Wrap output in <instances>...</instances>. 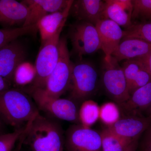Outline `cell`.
Listing matches in <instances>:
<instances>
[{
  "label": "cell",
  "instance_id": "cell-30",
  "mask_svg": "<svg viewBox=\"0 0 151 151\" xmlns=\"http://www.w3.org/2000/svg\"><path fill=\"white\" fill-rule=\"evenodd\" d=\"M142 142L144 151H151V125L144 132Z\"/></svg>",
  "mask_w": 151,
  "mask_h": 151
},
{
  "label": "cell",
  "instance_id": "cell-16",
  "mask_svg": "<svg viewBox=\"0 0 151 151\" xmlns=\"http://www.w3.org/2000/svg\"><path fill=\"white\" fill-rule=\"evenodd\" d=\"M73 1L70 0L63 10L50 14L41 19L37 24L42 43L51 38L64 27Z\"/></svg>",
  "mask_w": 151,
  "mask_h": 151
},
{
  "label": "cell",
  "instance_id": "cell-3",
  "mask_svg": "<svg viewBox=\"0 0 151 151\" xmlns=\"http://www.w3.org/2000/svg\"><path fill=\"white\" fill-rule=\"evenodd\" d=\"M32 98L39 111L53 119L80 124L79 106L68 98H54L45 94L41 89L28 87L24 90Z\"/></svg>",
  "mask_w": 151,
  "mask_h": 151
},
{
  "label": "cell",
  "instance_id": "cell-4",
  "mask_svg": "<svg viewBox=\"0 0 151 151\" xmlns=\"http://www.w3.org/2000/svg\"><path fill=\"white\" fill-rule=\"evenodd\" d=\"M98 82L97 70L91 63L83 61L73 63L68 99L80 106L94 95Z\"/></svg>",
  "mask_w": 151,
  "mask_h": 151
},
{
  "label": "cell",
  "instance_id": "cell-25",
  "mask_svg": "<svg viewBox=\"0 0 151 151\" xmlns=\"http://www.w3.org/2000/svg\"><path fill=\"white\" fill-rule=\"evenodd\" d=\"M124 37H132L151 43V21L133 24L124 31Z\"/></svg>",
  "mask_w": 151,
  "mask_h": 151
},
{
  "label": "cell",
  "instance_id": "cell-19",
  "mask_svg": "<svg viewBox=\"0 0 151 151\" xmlns=\"http://www.w3.org/2000/svg\"><path fill=\"white\" fill-rule=\"evenodd\" d=\"M27 6L22 2L14 0H0V24L5 28L21 26L27 17Z\"/></svg>",
  "mask_w": 151,
  "mask_h": 151
},
{
  "label": "cell",
  "instance_id": "cell-35",
  "mask_svg": "<svg viewBox=\"0 0 151 151\" xmlns=\"http://www.w3.org/2000/svg\"><path fill=\"white\" fill-rule=\"evenodd\" d=\"M23 145V140L22 139V138H21L20 139L19 141V145H18V150L17 151H21V147L22 146V145Z\"/></svg>",
  "mask_w": 151,
  "mask_h": 151
},
{
  "label": "cell",
  "instance_id": "cell-34",
  "mask_svg": "<svg viewBox=\"0 0 151 151\" xmlns=\"http://www.w3.org/2000/svg\"><path fill=\"white\" fill-rule=\"evenodd\" d=\"M6 124L2 119L0 117V134H3L4 133Z\"/></svg>",
  "mask_w": 151,
  "mask_h": 151
},
{
  "label": "cell",
  "instance_id": "cell-20",
  "mask_svg": "<svg viewBox=\"0 0 151 151\" xmlns=\"http://www.w3.org/2000/svg\"><path fill=\"white\" fill-rule=\"evenodd\" d=\"M100 134L103 151H124L135 141L120 137L106 127Z\"/></svg>",
  "mask_w": 151,
  "mask_h": 151
},
{
  "label": "cell",
  "instance_id": "cell-22",
  "mask_svg": "<svg viewBox=\"0 0 151 151\" xmlns=\"http://www.w3.org/2000/svg\"><path fill=\"white\" fill-rule=\"evenodd\" d=\"M36 76L35 65L24 61L17 67L14 73L13 83L17 86H25L33 82Z\"/></svg>",
  "mask_w": 151,
  "mask_h": 151
},
{
  "label": "cell",
  "instance_id": "cell-14",
  "mask_svg": "<svg viewBox=\"0 0 151 151\" xmlns=\"http://www.w3.org/2000/svg\"><path fill=\"white\" fill-rule=\"evenodd\" d=\"M105 1L78 0L73 1L70 9L77 21L90 23L94 25L104 19Z\"/></svg>",
  "mask_w": 151,
  "mask_h": 151
},
{
  "label": "cell",
  "instance_id": "cell-13",
  "mask_svg": "<svg viewBox=\"0 0 151 151\" xmlns=\"http://www.w3.org/2000/svg\"><path fill=\"white\" fill-rule=\"evenodd\" d=\"M100 39L101 50L105 58L112 56L124 37V31L118 24L108 19H104L95 25Z\"/></svg>",
  "mask_w": 151,
  "mask_h": 151
},
{
  "label": "cell",
  "instance_id": "cell-7",
  "mask_svg": "<svg viewBox=\"0 0 151 151\" xmlns=\"http://www.w3.org/2000/svg\"><path fill=\"white\" fill-rule=\"evenodd\" d=\"M61 30L42 44L36 60V76L30 87L44 89L58 61V45Z\"/></svg>",
  "mask_w": 151,
  "mask_h": 151
},
{
  "label": "cell",
  "instance_id": "cell-12",
  "mask_svg": "<svg viewBox=\"0 0 151 151\" xmlns=\"http://www.w3.org/2000/svg\"><path fill=\"white\" fill-rule=\"evenodd\" d=\"M70 0H25L22 1L27 6L28 14L22 27L36 24L47 15L63 10Z\"/></svg>",
  "mask_w": 151,
  "mask_h": 151
},
{
  "label": "cell",
  "instance_id": "cell-15",
  "mask_svg": "<svg viewBox=\"0 0 151 151\" xmlns=\"http://www.w3.org/2000/svg\"><path fill=\"white\" fill-rule=\"evenodd\" d=\"M151 51V43L132 37H123L113 52V56L119 62L144 57Z\"/></svg>",
  "mask_w": 151,
  "mask_h": 151
},
{
  "label": "cell",
  "instance_id": "cell-27",
  "mask_svg": "<svg viewBox=\"0 0 151 151\" xmlns=\"http://www.w3.org/2000/svg\"><path fill=\"white\" fill-rule=\"evenodd\" d=\"M132 2V19H137L151 21V0H134Z\"/></svg>",
  "mask_w": 151,
  "mask_h": 151
},
{
  "label": "cell",
  "instance_id": "cell-17",
  "mask_svg": "<svg viewBox=\"0 0 151 151\" xmlns=\"http://www.w3.org/2000/svg\"><path fill=\"white\" fill-rule=\"evenodd\" d=\"M104 18L114 22L125 28L133 24L132 14L133 4L131 0H106L105 1Z\"/></svg>",
  "mask_w": 151,
  "mask_h": 151
},
{
  "label": "cell",
  "instance_id": "cell-24",
  "mask_svg": "<svg viewBox=\"0 0 151 151\" xmlns=\"http://www.w3.org/2000/svg\"><path fill=\"white\" fill-rule=\"evenodd\" d=\"M121 118L120 108L115 102H107L100 107L99 119L107 127L113 125Z\"/></svg>",
  "mask_w": 151,
  "mask_h": 151
},
{
  "label": "cell",
  "instance_id": "cell-11",
  "mask_svg": "<svg viewBox=\"0 0 151 151\" xmlns=\"http://www.w3.org/2000/svg\"><path fill=\"white\" fill-rule=\"evenodd\" d=\"M151 125V120L148 117L127 116L121 117L115 124L106 128L120 137L134 141L139 139Z\"/></svg>",
  "mask_w": 151,
  "mask_h": 151
},
{
  "label": "cell",
  "instance_id": "cell-26",
  "mask_svg": "<svg viewBox=\"0 0 151 151\" xmlns=\"http://www.w3.org/2000/svg\"><path fill=\"white\" fill-rule=\"evenodd\" d=\"M29 123L13 132L0 134V151H12L16 143L27 131Z\"/></svg>",
  "mask_w": 151,
  "mask_h": 151
},
{
  "label": "cell",
  "instance_id": "cell-8",
  "mask_svg": "<svg viewBox=\"0 0 151 151\" xmlns=\"http://www.w3.org/2000/svg\"><path fill=\"white\" fill-rule=\"evenodd\" d=\"M69 37L73 51L80 58L101 49L96 27L90 23L77 21L70 26Z\"/></svg>",
  "mask_w": 151,
  "mask_h": 151
},
{
  "label": "cell",
  "instance_id": "cell-1",
  "mask_svg": "<svg viewBox=\"0 0 151 151\" xmlns=\"http://www.w3.org/2000/svg\"><path fill=\"white\" fill-rule=\"evenodd\" d=\"M22 140L32 151H63L65 134L56 119L40 113L30 122Z\"/></svg>",
  "mask_w": 151,
  "mask_h": 151
},
{
  "label": "cell",
  "instance_id": "cell-36",
  "mask_svg": "<svg viewBox=\"0 0 151 151\" xmlns=\"http://www.w3.org/2000/svg\"><path fill=\"white\" fill-rule=\"evenodd\" d=\"M149 116L148 117L150 119V120L151 121V105L150 107V109H149Z\"/></svg>",
  "mask_w": 151,
  "mask_h": 151
},
{
  "label": "cell",
  "instance_id": "cell-9",
  "mask_svg": "<svg viewBox=\"0 0 151 151\" xmlns=\"http://www.w3.org/2000/svg\"><path fill=\"white\" fill-rule=\"evenodd\" d=\"M67 151H103L101 134L81 124L70 126L65 134Z\"/></svg>",
  "mask_w": 151,
  "mask_h": 151
},
{
  "label": "cell",
  "instance_id": "cell-5",
  "mask_svg": "<svg viewBox=\"0 0 151 151\" xmlns=\"http://www.w3.org/2000/svg\"><path fill=\"white\" fill-rule=\"evenodd\" d=\"M59 56L56 66L47 79L44 89L45 94L50 97L59 98L69 89L73 63L67 46L66 39H60Z\"/></svg>",
  "mask_w": 151,
  "mask_h": 151
},
{
  "label": "cell",
  "instance_id": "cell-33",
  "mask_svg": "<svg viewBox=\"0 0 151 151\" xmlns=\"http://www.w3.org/2000/svg\"><path fill=\"white\" fill-rule=\"evenodd\" d=\"M138 141L139 139L134 141L124 151H136L137 148Z\"/></svg>",
  "mask_w": 151,
  "mask_h": 151
},
{
  "label": "cell",
  "instance_id": "cell-31",
  "mask_svg": "<svg viewBox=\"0 0 151 151\" xmlns=\"http://www.w3.org/2000/svg\"><path fill=\"white\" fill-rule=\"evenodd\" d=\"M139 58L142 62L145 68L151 76V51L146 56Z\"/></svg>",
  "mask_w": 151,
  "mask_h": 151
},
{
  "label": "cell",
  "instance_id": "cell-28",
  "mask_svg": "<svg viewBox=\"0 0 151 151\" xmlns=\"http://www.w3.org/2000/svg\"><path fill=\"white\" fill-rule=\"evenodd\" d=\"M122 68L129 88L138 72L145 66L140 60L137 58L126 60L123 63Z\"/></svg>",
  "mask_w": 151,
  "mask_h": 151
},
{
  "label": "cell",
  "instance_id": "cell-6",
  "mask_svg": "<svg viewBox=\"0 0 151 151\" xmlns=\"http://www.w3.org/2000/svg\"><path fill=\"white\" fill-rule=\"evenodd\" d=\"M102 81L108 96L118 105L129 98L128 84L123 69L113 56L104 57Z\"/></svg>",
  "mask_w": 151,
  "mask_h": 151
},
{
  "label": "cell",
  "instance_id": "cell-2",
  "mask_svg": "<svg viewBox=\"0 0 151 151\" xmlns=\"http://www.w3.org/2000/svg\"><path fill=\"white\" fill-rule=\"evenodd\" d=\"M40 113L32 98L24 91L12 87L0 92V117L6 124L19 129Z\"/></svg>",
  "mask_w": 151,
  "mask_h": 151
},
{
  "label": "cell",
  "instance_id": "cell-10",
  "mask_svg": "<svg viewBox=\"0 0 151 151\" xmlns=\"http://www.w3.org/2000/svg\"><path fill=\"white\" fill-rule=\"evenodd\" d=\"M26 50L17 39L0 48V76L12 82L15 71L24 61Z\"/></svg>",
  "mask_w": 151,
  "mask_h": 151
},
{
  "label": "cell",
  "instance_id": "cell-21",
  "mask_svg": "<svg viewBox=\"0 0 151 151\" xmlns=\"http://www.w3.org/2000/svg\"><path fill=\"white\" fill-rule=\"evenodd\" d=\"M100 108L97 103L92 100H86L81 103L78 113L80 124L90 128L99 119Z\"/></svg>",
  "mask_w": 151,
  "mask_h": 151
},
{
  "label": "cell",
  "instance_id": "cell-18",
  "mask_svg": "<svg viewBox=\"0 0 151 151\" xmlns=\"http://www.w3.org/2000/svg\"><path fill=\"white\" fill-rule=\"evenodd\" d=\"M151 105V81L136 89L125 103L119 105L125 116H142L141 112L148 111Z\"/></svg>",
  "mask_w": 151,
  "mask_h": 151
},
{
  "label": "cell",
  "instance_id": "cell-32",
  "mask_svg": "<svg viewBox=\"0 0 151 151\" xmlns=\"http://www.w3.org/2000/svg\"><path fill=\"white\" fill-rule=\"evenodd\" d=\"M12 82L6 78L0 76V92L12 88Z\"/></svg>",
  "mask_w": 151,
  "mask_h": 151
},
{
  "label": "cell",
  "instance_id": "cell-29",
  "mask_svg": "<svg viewBox=\"0 0 151 151\" xmlns=\"http://www.w3.org/2000/svg\"><path fill=\"white\" fill-rule=\"evenodd\" d=\"M151 81V76L145 67L139 70L129 87L130 95L136 89L145 86Z\"/></svg>",
  "mask_w": 151,
  "mask_h": 151
},
{
  "label": "cell",
  "instance_id": "cell-23",
  "mask_svg": "<svg viewBox=\"0 0 151 151\" xmlns=\"http://www.w3.org/2000/svg\"><path fill=\"white\" fill-rule=\"evenodd\" d=\"M37 31V24L26 27L0 29V48L20 37L34 34Z\"/></svg>",
  "mask_w": 151,
  "mask_h": 151
}]
</instances>
